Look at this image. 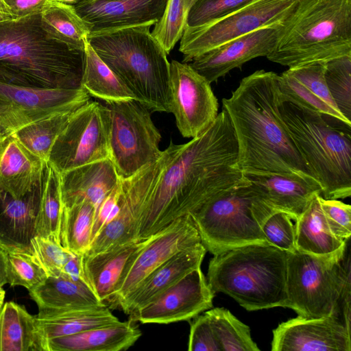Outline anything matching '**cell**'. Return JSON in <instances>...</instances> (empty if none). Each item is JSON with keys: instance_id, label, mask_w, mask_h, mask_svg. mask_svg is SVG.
<instances>
[{"instance_id": "cell-1", "label": "cell", "mask_w": 351, "mask_h": 351, "mask_svg": "<svg viewBox=\"0 0 351 351\" xmlns=\"http://www.w3.org/2000/svg\"><path fill=\"white\" fill-rule=\"evenodd\" d=\"M165 163L150 191L136 239H145L176 219L250 180L237 166L238 144L227 112L189 142L165 149Z\"/></svg>"}, {"instance_id": "cell-2", "label": "cell", "mask_w": 351, "mask_h": 351, "mask_svg": "<svg viewBox=\"0 0 351 351\" xmlns=\"http://www.w3.org/2000/svg\"><path fill=\"white\" fill-rule=\"evenodd\" d=\"M278 78L257 70L222 99L237 141V166L245 175L315 178L280 114Z\"/></svg>"}, {"instance_id": "cell-3", "label": "cell", "mask_w": 351, "mask_h": 351, "mask_svg": "<svg viewBox=\"0 0 351 351\" xmlns=\"http://www.w3.org/2000/svg\"><path fill=\"white\" fill-rule=\"evenodd\" d=\"M85 56V49L61 38L43 19L41 12L0 22L1 83L81 89Z\"/></svg>"}, {"instance_id": "cell-4", "label": "cell", "mask_w": 351, "mask_h": 351, "mask_svg": "<svg viewBox=\"0 0 351 351\" xmlns=\"http://www.w3.org/2000/svg\"><path fill=\"white\" fill-rule=\"evenodd\" d=\"M151 26L90 33L87 42L137 101L152 112H170V62Z\"/></svg>"}, {"instance_id": "cell-5", "label": "cell", "mask_w": 351, "mask_h": 351, "mask_svg": "<svg viewBox=\"0 0 351 351\" xmlns=\"http://www.w3.org/2000/svg\"><path fill=\"white\" fill-rule=\"evenodd\" d=\"M207 282L247 311L287 308V252L269 243H253L214 255Z\"/></svg>"}, {"instance_id": "cell-6", "label": "cell", "mask_w": 351, "mask_h": 351, "mask_svg": "<svg viewBox=\"0 0 351 351\" xmlns=\"http://www.w3.org/2000/svg\"><path fill=\"white\" fill-rule=\"evenodd\" d=\"M279 112L325 199L351 195V125L289 101Z\"/></svg>"}, {"instance_id": "cell-7", "label": "cell", "mask_w": 351, "mask_h": 351, "mask_svg": "<svg viewBox=\"0 0 351 351\" xmlns=\"http://www.w3.org/2000/svg\"><path fill=\"white\" fill-rule=\"evenodd\" d=\"M351 55V0H299L267 56L289 68Z\"/></svg>"}, {"instance_id": "cell-8", "label": "cell", "mask_w": 351, "mask_h": 351, "mask_svg": "<svg viewBox=\"0 0 351 351\" xmlns=\"http://www.w3.org/2000/svg\"><path fill=\"white\" fill-rule=\"evenodd\" d=\"M350 275V257L346 252L315 256L296 250L287 252V308L298 316H338L345 280Z\"/></svg>"}, {"instance_id": "cell-9", "label": "cell", "mask_w": 351, "mask_h": 351, "mask_svg": "<svg viewBox=\"0 0 351 351\" xmlns=\"http://www.w3.org/2000/svg\"><path fill=\"white\" fill-rule=\"evenodd\" d=\"M249 184L221 193L188 214L201 242L212 254L249 244L268 243Z\"/></svg>"}, {"instance_id": "cell-10", "label": "cell", "mask_w": 351, "mask_h": 351, "mask_svg": "<svg viewBox=\"0 0 351 351\" xmlns=\"http://www.w3.org/2000/svg\"><path fill=\"white\" fill-rule=\"evenodd\" d=\"M104 104L110 117L109 158L120 180H125L160 158L161 134L152 119V112L136 99Z\"/></svg>"}, {"instance_id": "cell-11", "label": "cell", "mask_w": 351, "mask_h": 351, "mask_svg": "<svg viewBox=\"0 0 351 351\" xmlns=\"http://www.w3.org/2000/svg\"><path fill=\"white\" fill-rule=\"evenodd\" d=\"M299 0H255L207 25L185 28L180 38L183 62L260 28L285 24Z\"/></svg>"}, {"instance_id": "cell-12", "label": "cell", "mask_w": 351, "mask_h": 351, "mask_svg": "<svg viewBox=\"0 0 351 351\" xmlns=\"http://www.w3.org/2000/svg\"><path fill=\"white\" fill-rule=\"evenodd\" d=\"M110 117L104 103L78 108L56 138L47 162L59 174L110 158Z\"/></svg>"}, {"instance_id": "cell-13", "label": "cell", "mask_w": 351, "mask_h": 351, "mask_svg": "<svg viewBox=\"0 0 351 351\" xmlns=\"http://www.w3.org/2000/svg\"><path fill=\"white\" fill-rule=\"evenodd\" d=\"M90 101L83 89L40 88L0 82V127L11 134L37 121L75 110Z\"/></svg>"}, {"instance_id": "cell-14", "label": "cell", "mask_w": 351, "mask_h": 351, "mask_svg": "<svg viewBox=\"0 0 351 351\" xmlns=\"http://www.w3.org/2000/svg\"><path fill=\"white\" fill-rule=\"evenodd\" d=\"M169 97L170 112L184 138L200 135L219 114L218 101L210 83L189 63L170 62Z\"/></svg>"}, {"instance_id": "cell-15", "label": "cell", "mask_w": 351, "mask_h": 351, "mask_svg": "<svg viewBox=\"0 0 351 351\" xmlns=\"http://www.w3.org/2000/svg\"><path fill=\"white\" fill-rule=\"evenodd\" d=\"M199 242V234L189 215L176 219L152 234L129 264L116 292L106 306L119 308L151 272L172 256Z\"/></svg>"}, {"instance_id": "cell-16", "label": "cell", "mask_w": 351, "mask_h": 351, "mask_svg": "<svg viewBox=\"0 0 351 351\" xmlns=\"http://www.w3.org/2000/svg\"><path fill=\"white\" fill-rule=\"evenodd\" d=\"M215 294L199 267L129 315V317L142 324L189 321L213 307Z\"/></svg>"}, {"instance_id": "cell-17", "label": "cell", "mask_w": 351, "mask_h": 351, "mask_svg": "<svg viewBox=\"0 0 351 351\" xmlns=\"http://www.w3.org/2000/svg\"><path fill=\"white\" fill-rule=\"evenodd\" d=\"M165 162L162 154L132 177L121 180L123 204L118 215L106 224L84 255L90 256L117 245L137 240L139 221L156 178Z\"/></svg>"}, {"instance_id": "cell-18", "label": "cell", "mask_w": 351, "mask_h": 351, "mask_svg": "<svg viewBox=\"0 0 351 351\" xmlns=\"http://www.w3.org/2000/svg\"><path fill=\"white\" fill-rule=\"evenodd\" d=\"M273 351H350L349 331L338 316H298L273 330Z\"/></svg>"}, {"instance_id": "cell-19", "label": "cell", "mask_w": 351, "mask_h": 351, "mask_svg": "<svg viewBox=\"0 0 351 351\" xmlns=\"http://www.w3.org/2000/svg\"><path fill=\"white\" fill-rule=\"evenodd\" d=\"M285 23L262 27L238 37L195 58L189 64L211 84L254 58L267 57L276 48Z\"/></svg>"}, {"instance_id": "cell-20", "label": "cell", "mask_w": 351, "mask_h": 351, "mask_svg": "<svg viewBox=\"0 0 351 351\" xmlns=\"http://www.w3.org/2000/svg\"><path fill=\"white\" fill-rule=\"evenodd\" d=\"M254 206L269 217L282 212L296 220L322 186L315 178L278 174L245 175Z\"/></svg>"}, {"instance_id": "cell-21", "label": "cell", "mask_w": 351, "mask_h": 351, "mask_svg": "<svg viewBox=\"0 0 351 351\" xmlns=\"http://www.w3.org/2000/svg\"><path fill=\"white\" fill-rule=\"evenodd\" d=\"M168 0H82L74 5L90 33L153 25L162 16Z\"/></svg>"}, {"instance_id": "cell-22", "label": "cell", "mask_w": 351, "mask_h": 351, "mask_svg": "<svg viewBox=\"0 0 351 351\" xmlns=\"http://www.w3.org/2000/svg\"><path fill=\"white\" fill-rule=\"evenodd\" d=\"M326 62H313L289 68L278 75L280 101H289L325 117L351 125L335 103L326 84Z\"/></svg>"}, {"instance_id": "cell-23", "label": "cell", "mask_w": 351, "mask_h": 351, "mask_svg": "<svg viewBox=\"0 0 351 351\" xmlns=\"http://www.w3.org/2000/svg\"><path fill=\"white\" fill-rule=\"evenodd\" d=\"M202 242L189 247L151 272L123 300L119 308L130 315L201 264L206 252Z\"/></svg>"}, {"instance_id": "cell-24", "label": "cell", "mask_w": 351, "mask_h": 351, "mask_svg": "<svg viewBox=\"0 0 351 351\" xmlns=\"http://www.w3.org/2000/svg\"><path fill=\"white\" fill-rule=\"evenodd\" d=\"M62 206L82 202L96 208L104 198L119 183L110 158L86 164L60 174Z\"/></svg>"}, {"instance_id": "cell-25", "label": "cell", "mask_w": 351, "mask_h": 351, "mask_svg": "<svg viewBox=\"0 0 351 351\" xmlns=\"http://www.w3.org/2000/svg\"><path fill=\"white\" fill-rule=\"evenodd\" d=\"M36 303L38 318L66 312L106 306L91 287L73 281L63 275L48 276L41 284L29 291Z\"/></svg>"}, {"instance_id": "cell-26", "label": "cell", "mask_w": 351, "mask_h": 351, "mask_svg": "<svg viewBox=\"0 0 351 351\" xmlns=\"http://www.w3.org/2000/svg\"><path fill=\"white\" fill-rule=\"evenodd\" d=\"M148 239L117 245L90 256L83 254L86 277L96 295L106 305L116 292L129 263Z\"/></svg>"}, {"instance_id": "cell-27", "label": "cell", "mask_w": 351, "mask_h": 351, "mask_svg": "<svg viewBox=\"0 0 351 351\" xmlns=\"http://www.w3.org/2000/svg\"><path fill=\"white\" fill-rule=\"evenodd\" d=\"M141 336L136 322H125L91 328L47 341V351H120L130 348Z\"/></svg>"}, {"instance_id": "cell-28", "label": "cell", "mask_w": 351, "mask_h": 351, "mask_svg": "<svg viewBox=\"0 0 351 351\" xmlns=\"http://www.w3.org/2000/svg\"><path fill=\"white\" fill-rule=\"evenodd\" d=\"M47 162L11 138L0 156V189L14 197L29 191L45 173Z\"/></svg>"}, {"instance_id": "cell-29", "label": "cell", "mask_w": 351, "mask_h": 351, "mask_svg": "<svg viewBox=\"0 0 351 351\" xmlns=\"http://www.w3.org/2000/svg\"><path fill=\"white\" fill-rule=\"evenodd\" d=\"M316 195L295 220L297 250L315 256H333L346 252L347 240L330 230Z\"/></svg>"}, {"instance_id": "cell-30", "label": "cell", "mask_w": 351, "mask_h": 351, "mask_svg": "<svg viewBox=\"0 0 351 351\" xmlns=\"http://www.w3.org/2000/svg\"><path fill=\"white\" fill-rule=\"evenodd\" d=\"M47 351L36 315L14 302L0 311V351Z\"/></svg>"}, {"instance_id": "cell-31", "label": "cell", "mask_w": 351, "mask_h": 351, "mask_svg": "<svg viewBox=\"0 0 351 351\" xmlns=\"http://www.w3.org/2000/svg\"><path fill=\"white\" fill-rule=\"evenodd\" d=\"M85 54L82 88L89 96L104 101L136 99L132 92L103 62L88 42Z\"/></svg>"}, {"instance_id": "cell-32", "label": "cell", "mask_w": 351, "mask_h": 351, "mask_svg": "<svg viewBox=\"0 0 351 351\" xmlns=\"http://www.w3.org/2000/svg\"><path fill=\"white\" fill-rule=\"evenodd\" d=\"M36 319L47 342L51 339L77 334L120 321L108 306L69 311L42 318L36 317Z\"/></svg>"}, {"instance_id": "cell-33", "label": "cell", "mask_w": 351, "mask_h": 351, "mask_svg": "<svg viewBox=\"0 0 351 351\" xmlns=\"http://www.w3.org/2000/svg\"><path fill=\"white\" fill-rule=\"evenodd\" d=\"M95 214V208L88 202L62 206L60 241L65 249L76 254L86 252L91 243Z\"/></svg>"}, {"instance_id": "cell-34", "label": "cell", "mask_w": 351, "mask_h": 351, "mask_svg": "<svg viewBox=\"0 0 351 351\" xmlns=\"http://www.w3.org/2000/svg\"><path fill=\"white\" fill-rule=\"evenodd\" d=\"M208 316L221 351H259L253 341L250 328L224 308H211Z\"/></svg>"}, {"instance_id": "cell-35", "label": "cell", "mask_w": 351, "mask_h": 351, "mask_svg": "<svg viewBox=\"0 0 351 351\" xmlns=\"http://www.w3.org/2000/svg\"><path fill=\"white\" fill-rule=\"evenodd\" d=\"M77 110L32 123L16 131L12 136L47 162L56 138Z\"/></svg>"}, {"instance_id": "cell-36", "label": "cell", "mask_w": 351, "mask_h": 351, "mask_svg": "<svg viewBox=\"0 0 351 351\" xmlns=\"http://www.w3.org/2000/svg\"><path fill=\"white\" fill-rule=\"evenodd\" d=\"M41 16L64 41L85 49L90 26L77 14L73 5L47 1Z\"/></svg>"}, {"instance_id": "cell-37", "label": "cell", "mask_w": 351, "mask_h": 351, "mask_svg": "<svg viewBox=\"0 0 351 351\" xmlns=\"http://www.w3.org/2000/svg\"><path fill=\"white\" fill-rule=\"evenodd\" d=\"M62 210L60 174L47 163L44 189L36 223V236H52L60 241Z\"/></svg>"}, {"instance_id": "cell-38", "label": "cell", "mask_w": 351, "mask_h": 351, "mask_svg": "<svg viewBox=\"0 0 351 351\" xmlns=\"http://www.w3.org/2000/svg\"><path fill=\"white\" fill-rule=\"evenodd\" d=\"M193 0H168L160 19L154 24L152 36L168 54L182 38Z\"/></svg>"}, {"instance_id": "cell-39", "label": "cell", "mask_w": 351, "mask_h": 351, "mask_svg": "<svg viewBox=\"0 0 351 351\" xmlns=\"http://www.w3.org/2000/svg\"><path fill=\"white\" fill-rule=\"evenodd\" d=\"M324 78L328 90L337 108L345 117L350 120L351 55L326 62Z\"/></svg>"}, {"instance_id": "cell-40", "label": "cell", "mask_w": 351, "mask_h": 351, "mask_svg": "<svg viewBox=\"0 0 351 351\" xmlns=\"http://www.w3.org/2000/svg\"><path fill=\"white\" fill-rule=\"evenodd\" d=\"M8 284L30 291L48 277L34 256L27 252L5 251Z\"/></svg>"}, {"instance_id": "cell-41", "label": "cell", "mask_w": 351, "mask_h": 351, "mask_svg": "<svg viewBox=\"0 0 351 351\" xmlns=\"http://www.w3.org/2000/svg\"><path fill=\"white\" fill-rule=\"evenodd\" d=\"M255 0H193L185 28L201 27L220 19Z\"/></svg>"}, {"instance_id": "cell-42", "label": "cell", "mask_w": 351, "mask_h": 351, "mask_svg": "<svg viewBox=\"0 0 351 351\" xmlns=\"http://www.w3.org/2000/svg\"><path fill=\"white\" fill-rule=\"evenodd\" d=\"M31 254L48 276L61 275L62 269L71 252L65 249L54 237H34L30 243Z\"/></svg>"}, {"instance_id": "cell-43", "label": "cell", "mask_w": 351, "mask_h": 351, "mask_svg": "<svg viewBox=\"0 0 351 351\" xmlns=\"http://www.w3.org/2000/svg\"><path fill=\"white\" fill-rule=\"evenodd\" d=\"M291 218L282 212H274L261 226L267 242L286 252L297 250L295 225Z\"/></svg>"}, {"instance_id": "cell-44", "label": "cell", "mask_w": 351, "mask_h": 351, "mask_svg": "<svg viewBox=\"0 0 351 351\" xmlns=\"http://www.w3.org/2000/svg\"><path fill=\"white\" fill-rule=\"evenodd\" d=\"M327 223L337 237L348 240L351 235V206L337 199L318 197Z\"/></svg>"}, {"instance_id": "cell-45", "label": "cell", "mask_w": 351, "mask_h": 351, "mask_svg": "<svg viewBox=\"0 0 351 351\" xmlns=\"http://www.w3.org/2000/svg\"><path fill=\"white\" fill-rule=\"evenodd\" d=\"M189 351H221L208 316L197 315L191 324Z\"/></svg>"}, {"instance_id": "cell-46", "label": "cell", "mask_w": 351, "mask_h": 351, "mask_svg": "<svg viewBox=\"0 0 351 351\" xmlns=\"http://www.w3.org/2000/svg\"><path fill=\"white\" fill-rule=\"evenodd\" d=\"M121 193V180L119 183L104 198L95 210L91 230V242L109 221L111 213L117 204Z\"/></svg>"}, {"instance_id": "cell-47", "label": "cell", "mask_w": 351, "mask_h": 351, "mask_svg": "<svg viewBox=\"0 0 351 351\" xmlns=\"http://www.w3.org/2000/svg\"><path fill=\"white\" fill-rule=\"evenodd\" d=\"M15 19L40 12L48 0H3Z\"/></svg>"}, {"instance_id": "cell-48", "label": "cell", "mask_w": 351, "mask_h": 351, "mask_svg": "<svg viewBox=\"0 0 351 351\" xmlns=\"http://www.w3.org/2000/svg\"><path fill=\"white\" fill-rule=\"evenodd\" d=\"M61 275L90 286L83 267V254L71 252L62 269Z\"/></svg>"}, {"instance_id": "cell-49", "label": "cell", "mask_w": 351, "mask_h": 351, "mask_svg": "<svg viewBox=\"0 0 351 351\" xmlns=\"http://www.w3.org/2000/svg\"><path fill=\"white\" fill-rule=\"evenodd\" d=\"M5 284H8L5 256L4 250L0 247V287H2Z\"/></svg>"}, {"instance_id": "cell-50", "label": "cell", "mask_w": 351, "mask_h": 351, "mask_svg": "<svg viewBox=\"0 0 351 351\" xmlns=\"http://www.w3.org/2000/svg\"><path fill=\"white\" fill-rule=\"evenodd\" d=\"M12 134L0 127V156L11 138Z\"/></svg>"}, {"instance_id": "cell-51", "label": "cell", "mask_w": 351, "mask_h": 351, "mask_svg": "<svg viewBox=\"0 0 351 351\" xmlns=\"http://www.w3.org/2000/svg\"><path fill=\"white\" fill-rule=\"evenodd\" d=\"M0 12L11 14L8 6L6 5L3 0H0Z\"/></svg>"}, {"instance_id": "cell-52", "label": "cell", "mask_w": 351, "mask_h": 351, "mask_svg": "<svg viewBox=\"0 0 351 351\" xmlns=\"http://www.w3.org/2000/svg\"><path fill=\"white\" fill-rule=\"evenodd\" d=\"M48 1H57V2H60V3H65V4L72 5H73L77 4V3L81 1L82 0H48Z\"/></svg>"}, {"instance_id": "cell-53", "label": "cell", "mask_w": 351, "mask_h": 351, "mask_svg": "<svg viewBox=\"0 0 351 351\" xmlns=\"http://www.w3.org/2000/svg\"><path fill=\"white\" fill-rule=\"evenodd\" d=\"M14 19H15L12 15L0 12V22L10 21V20H14Z\"/></svg>"}, {"instance_id": "cell-54", "label": "cell", "mask_w": 351, "mask_h": 351, "mask_svg": "<svg viewBox=\"0 0 351 351\" xmlns=\"http://www.w3.org/2000/svg\"><path fill=\"white\" fill-rule=\"evenodd\" d=\"M5 292L4 289L2 287H0V311L3 307V305L4 304V300H5Z\"/></svg>"}]
</instances>
